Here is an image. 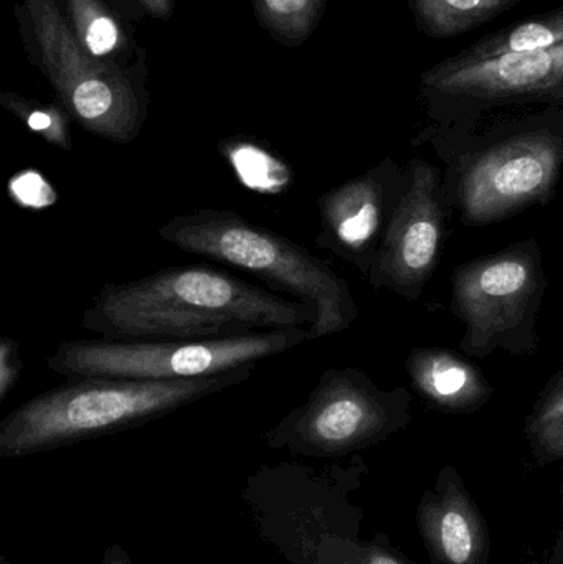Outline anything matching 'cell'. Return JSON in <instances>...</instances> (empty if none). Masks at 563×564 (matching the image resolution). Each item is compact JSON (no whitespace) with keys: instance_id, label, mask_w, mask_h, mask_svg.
I'll list each match as a JSON object with an SVG mask.
<instances>
[{"instance_id":"13","label":"cell","mask_w":563,"mask_h":564,"mask_svg":"<svg viewBox=\"0 0 563 564\" xmlns=\"http://www.w3.org/2000/svg\"><path fill=\"white\" fill-rule=\"evenodd\" d=\"M419 527L433 563L488 564L485 520L453 467L440 473L420 502Z\"/></svg>"},{"instance_id":"3","label":"cell","mask_w":563,"mask_h":564,"mask_svg":"<svg viewBox=\"0 0 563 564\" xmlns=\"http://www.w3.org/2000/svg\"><path fill=\"white\" fill-rule=\"evenodd\" d=\"M255 368L184 381L66 380L0 421V457L20 459L142 426L243 383Z\"/></svg>"},{"instance_id":"22","label":"cell","mask_w":563,"mask_h":564,"mask_svg":"<svg viewBox=\"0 0 563 564\" xmlns=\"http://www.w3.org/2000/svg\"><path fill=\"white\" fill-rule=\"evenodd\" d=\"M316 560L326 564H405L387 550L356 542L350 536L324 540L317 549Z\"/></svg>"},{"instance_id":"10","label":"cell","mask_w":563,"mask_h":564,"mask_svg":"<svg viewBox=\"0 0 563 564\" xmlns=\"http://www.w3.org/2000/svg\"><path fill=\"white\" fill-rule=\"evenodd\" d=\"M407 169L409 184L366 280L376 291L416 302L439 270L452 214L443 197L442 171L422 158H413Z\"/></svg>"},{"instance_id":"11","label":"cell","mask_w":563,"mask_h":564,"mask_svg":"<svg viewBox=\"0 0 563 564\" xmlns=\"http://www.w3.org/2000/svg\"><path fill=\"white\" fill-rule=\"evenodd\" d=\"M343 474L339 467L283 463L248 479L245 499L258 532L291 564L314 562L324 540L344 536L329 516Z\"/></svg>"},{"instance_id":"7","label":"cell","mask_w":563,"mask_h":564,"mask_svg":"<svg viewBox=\"0 0 563 564\" xmlns=\"http://www.w3.org/2000/svg\"><path fill=\"white\" fill-rule=\"evenodd\" d=\"M409 388H380L366 371L331 368L303 404L284 414L263 441L274 451L334 459L382 443L410 423Z\"/></svg>"},{"instance_id":"21","label":"cell","mask_w":563,"mask_h":564,"mask_svg":"<svg viewBox=\"0 0 563 564\" xmlns=\"http://www.w3.org/2000/svg\"><path fill=\"white\" fill-rule=\"evenodd\" d=\"M0 102L3 108L17 116L30 131L42 135L48 144L69 151L73 145L72 131H69L68 115L63 106L42 105V102L30 101L17 95H2Z\"/></svg>"},{"instance_id":"1","label":"cell","mask_w":563,"mask_h":564,"mask_svg":"<svg viewBox=\"0 0 563 564\" xmlns=\"http://www.w3.org/2000/svg\"><path fill=\"white\" fill-rule=\"evenodd\" d=\"M314 322L316 315L303 302L192 264L106 284L83 314L82 327L106 340H207L311 328Z\"/></svg>"},{"instance_id":"4","label":"cell","mask_w":563,"mask_h":564,"mask_svg":"<svg viewBox=\"0 0 563 564\" xmlns=\"http://www.w3.org/2000/svg\"><path fill=\"white\" fill-rule=\"evenodd\" d=\"M159 237L184 253L253 274L274 292L306 304L316 315L310 341L340 334L357 321L349 284L326 261L235 212L204 208L178 215L159 228Z\"/></svg>"},{"instance_id":"27","label":"cell","mask_w":563,"mask_h":564,"mask_svg":"<svg viewBox=\"0 0 563 564\" xmlns=\"http://www.w3.org/2000/svg\"><path fill=\"white\" fill-rule=\"evenodd\" d=\"M310 564H326V563L320 562V560H314V562H311Z\"/></svg>"},{"instance_id":"6","label":"cell","mask_w":563,"mask_h":564,"mask_svg":"<svg viewBox=\"0 0 563 564\" xmlns=\"http://www.w3.org/2000/svg\"><path fill=\"white\" fill-rule=\"evenodd\" d=\"M310 328L257 332L207 340L63 341L46 367L65 380L184 381L220 377L297 347Z\"/></svg>"},{"instance_id":"15","label":"cell","mask_w":563,"mask_h":564,"mask_svg":"<svg viewBox=\"0 0 563 564\" xmlns=\"http://www.w3.org/2000/svg\"><path fill=\"white\" fill-rule=\"evenodd\" d=\"M538 0H407L416 29L433 40L473 32L522 3Z\"/></svg>"},{"instance_id":"5","label":"cell","mask_w":563,"mask_h":564,"mask_svg":"<svg viewBox=\"0 0 563 564\" xmlns=\"http://www.w3.org/2000/svg\"><path fill=\"white\" fill-rule=\"evenodd\" d=\"M544 254L535 238L458 264L450 311L465 324L459 350L485 360L502 350L531 357L539 350V315L548 291Z\"/></svg>"},{"instance_id":"17","label":"cell","mask_w":563,"mask_h":564,"mask_svg":"<svg viewBox=\"0 0 563 564\" xmlns=\"http://www.w3.org/2000/svg\"><path fill=\"white\" fill-rule=\"evenodd\" d=\"M526 436L542 463L563 460V361L535 398L526 420Z\"/></svg>"},{"instance_id":"25","label":"cell","mask_w":563,"mask_h":564,"mask_svg":"<svg viewBox=\"0 0 563 564\" xmlns=\"http://www.w3.org/2000/svg\"><path fill=\"white\" fill-rule=\"evenodd\" d=\"M99 564H134L129 558L126 550L121 545H111L102 553L101 563Z\"/></svg>"},{"instance_id":"18","label":"cell","mask_w":563,"mask_h":564,"mask_svg":"<svg viewBox=\"0 0 563 564\" xmlns=\"http://www.w3.org/2000/svg\"><path fill=\"white\" fill-rule=\"evenodd\" d=\"M221 154L230 162L238 181L261 194H280L293 184V171L277 155L243 139L221 142Z\"/></svg>"},{"instance_id":"26","label":"cell","mask_w":563,"mask_h":564,"mask_svg":"<svg viewBox=\"0 0 563 564\" xmlns=\"http://www.w3.org/2000/svg\"><path fill=\"white\" fill-rule=\"evenodd\" d=\"M549 564H563V530L561 536H559L557 545H555L554 552H552V558Z\"/></svg>"},{"instance_id":"28","label":"cell","mask_w":563,"mask_h":564,"mask_svg":"<svg viewBox=\"0 0 563 564\" xmlns=\"http://www.w3.org/2000/svg\"><path fill=\"white\" fill-rule=\"evenodd\" d=\"M2 564H10L7 560H2Z\"/></svg>"},{"instance_id":"14","label":"cell","mask_w":563,"mask_h":564,"mask_svg":"<svg viewBox=\"0 0 563 564\" xmlns=\"http://www.w3.org/2000/svg\"><path fill=\"white\" fill-rule=\"evenodd\" d=\"M405 370L413 390L443 413H476L495 394L486 375L450 348H413L407 357Z\"/></svg>"},{"instance_id":"2","label":"cell","mask_w":563,"mask_h":564,"mask_svg":"<svg viewBox=\"0 0 563 564\" xmlns=\"http://www.w3.org/2000/svg\"><path fill=\"white\" fill-rule=\"evenodd\" d=\"M412 145H430L445 164L452 217L468 228L491 227L554 200L563 175V109L508 116L469 132L426 126Z\"/></svg>"},{"instance_id":"20","label":"cell","mask_w":563,"mask_h":564,"mask_svg":"<svg viewBox=\"0 0 563 564\" xmlns=\"http://www.w3.org/2000/svg\"><path fill=\"white\" fill-rule=\"evenodd\" d=\"M261 25L278 42L301 45L323 17L326 0H253Z\"/></svg>"},{"instance_id":"12","label":"cell","mask_w":563,"mask_h":564,"mask_svg":"<svg viewBox=\"0 0 563 564\" xmlns=\"http://www.w3.org/2000/svg\"><path fill=\"white\" fill-rule=\"evenodd\" d=\"M409 184V169L392 158L317 198L316 245L369 276L390 220Z\"/></svg>"},{"instance_id":"23","label":"cell","mask_w":563,"mask_h":564,"mask_svg":"<svg viewBox=\"0 0 563 564\" xmlns=\"http://www.w3.org/2000/svg\"><path fill=\"white\" fill-rule=\"evenodd\" d=\"M22 368L19 341L3 335L0 338V403H3L15 390L17 383L22 377Z\"/></svg>"},{"instance_id":"8","label":"cell","mask_w":563,"mask_h":564,"mask_svg":"<svg viewBox=\"0 0 563 564\" xmlns=\"http://www.w3.org/2000/svg\"><path fill=\"white\" fill-rule=\"evenodd\" d=\"M419 91L430 128L443 132L475 131L505 108L563 109V43L489 58L448 56L420 75Z\"/></svg>"},{"instance_id":"19","label":"cell","mask_w":563,"mask_h":564,"mask_svg":"<svg viewBox=\"0 0 563 564\" xmlns=\"http://www.w3.org/2000/svg\"><path fill=\"white\" fill-rule=\"evenodd\" d=\"M69 30L86 55L96 62L118 56L124 50L126 39L115 17L99 0H66ZM106 65V63H105Z\"/></svg>"},{"instance_id":"24","label":"cell","mask_w":563,"mask_h":564,"mask_svg":"<svg viewBox=\"0 0 563 564\" xmlns=\"http://www.w3.org/2000/svg\"><path fill=\"white\" fill-rule=\"evenodd\" d=\"M155 19H169L174 12L175 0H138Z\"/></svg>"},{"instance_id":"9","label":"cell","mask_w":563,"mask_h":564,"mask_svg":"<svg viewBox=\"0 0 563 564\" xmlns=\"http://www.w3.org/2000/svg\"><path fill=\"white\" fill-rule=\"evenodd\" d=\"M42 62L59 105L86 132L129 144L148 115L144 95L128 75L83 52L53 0H25Z\"/></svg>"},{"instance_id":"16","label":"cell","mask_w":563,"mask_h":564,"mask_svg":"<svg viewBox=\"0 0 563 564\" xmlns=\"http://www.w3.org/2000/svg\"><path fill=\"white\" fill-rule=\"evenodd\" d=\"M562 43L563 6L488 33L478 42L455 53V56L462 59L489 58V56L506 55V53L552 48Z\"/></svg>"}]
</instances>
